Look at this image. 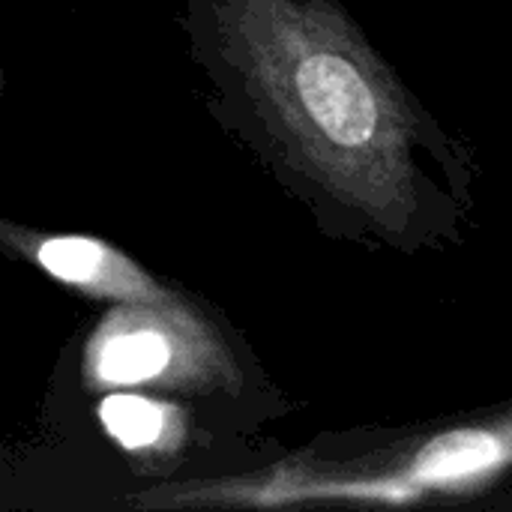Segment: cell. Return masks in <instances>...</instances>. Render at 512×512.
<instances>
[{
  "mask_svg": "<svg viewBox=\"0 0 512 512\" xmlns=\"http://www.w3.org/2000/svg\"><path fill=\"white\" fill-rule=\"evenodd\" d=\"M102 423L123 447H147L162 432V411L138 396H111L102 402Z\"/></svg>",
  "mask_w": 512,
  "mask_h": 512,
  "instance_id": "cell-3",
  "label": "cell"
},
{
  "mask_svg": "<svg viewBox=\"0 0 512 512\" xmlns=\"http://www.w3.org/2000/svg\"><path fill=\"white\" fill-rule=\"evenodd\" d=\"M39 258L66 282H90L102 270V246L90 240H51L42 246Z\"/></svg>",
  "mask_w": 512,
  "mask_h": 512,
  "instance_id": "cell-4",
  "label": "cell"
},
{
  "mask_svg": "<svg viewBox=\"0 0 512 512\" xmlns=\"http://www.w3.org/2000/svg\"><path fill=\"white\" fill-rule=\"evenodd\" d=\"M512 489V399L330 441L285 486L339 504H489Z\"/></svg>",
  "mask_w": 512,
  "mask_h": 512,
  "instance_id": "cell-1",
  "label": "cell"
},
{
  "mask_svg": "<svg viewBox=\"0 0 512 512\" xmlns=\"http://www.w3.org/2000/svg\"><path fill=\"white\" fill-rule=\"evenodd\" d=\"M168 363V342L159 333H126L111 339L99 354V375L111 384L153 378Z\"/></svg>",
  "mask_w": 512,
  "mask_h": 512,
  "instance_id": "cell-2",
  "label": "cell"
}]
</instances>
